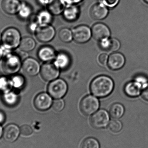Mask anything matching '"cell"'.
Listing matches in <instances>:
<instances>
[{
	"instance_id": "28",
	"label": "cell",
	"mask_w": 148,
	"mask_h": 148,
	"mask_svg": "<svg viewBox=\"0 0 148 148\" xmlns=\"http://www.w3.org/2000/svg\"><path fill=\"white\" fill-rule=\"evenodd\" d=\"M60 40L64 42H69L73 40V32L67 28L61 29L58 34Z\"/></svg>"
},
{
	"instance_id": "20",
	"label": "cell",
	"mask_w": 148,
	"mask_h": 148,
	"mask_svg": "<svg viewBox=\"0 0 148 148\" xmlns=\"http://www.w3.org/2000/svg\"><path fill=\"white\" fill-rule=\"evenodd\" d=\"M54 63L60 69L64 70L67 69L71 64V59L67 53L60 52L56 55Z\"/></svg>"
},
{
	"instance_id": "2",
	"label": "cell",
	"mask_w": 148,
	"mask_h": 148,
	"mask_svg": "<svg viewBox=\"0 0 148 148\" xmlns=\"http://www.w3.org/2000/svg\"><path fill=\"white\" fill-rule=\"evenodd\" d=\"M21 39L20 31L15 28H8L2 34V45L10 50L19 47Z\"/></svg>"
},
{
	"instance_id": "14",
	"label": "cell",
	"mask_w": 148,
	"mask_h": 148,
	"mask_svg": "<svg viewBox=\"0 0 148 148\" xmlns=\"http://www.w3.org/2000/svg\"><path fill=\"white\" fill-rule=\"evenodd\" d=\"M20 132V129L17 125L14 124H9L5 127L3 130V139L9 143L14 142L19 137Z\"/></svg>"
},
{
	"instance_id": "33",
	"label": "cell",
	"mask_w": 148,
	"mask_h": 148,
	"mask_svg": "<svg viewBox=\"0 0 148 148\" xmlns=\"http://www.w3.org/2000/svg\"><path fill=\"white\" fill-rule=\"evenodd\" d=\"M65 107V102L62 99H56L52 104V108L55 111L60 112L64 109Z\"/></svg>"
},
{
	"instance_id": "42",
	"label": "cell",
	"mask_w": 148,
	"mask_h": 148,
	"mask_svg": "<svg viewBox=\"0 0 148 148\" xmlns=\"http://www.w3.org/2000/svg\"><path fill=\"white\" fill-rule=\"evenodd\" d=\"M3 56L2 53L1 49V47H0V60L1 59L2 57H3Z\"/></svg>"
},
{
	"instance_id": "17",
	"label": "cell",
	"mask_w": 148,
	"mask_h": 148,
	"mask_svg": "<svg viewBox=\"0 0 148 148\" xmlns=\"http://www.w3.org/2000/svg\"><path fill=\"white\" fill-rule=\"evenodd\" d=\"M99 46L102 50L109 52H115L121 47V43L115 38H106L100 41Z\"/></svg>"
},
{
	"instance_id": "4",
	"label": "cell",
	"mask_w": 148,
	"mask_h": 148,
	"mask_svg": "<svg viewBox=\"0 0 148 148\" xmlns=\"http://www.w3.org/2000/svg\"><path fill=\"white\" fill-rule=\"evenodd\" d=\"M68 89L67 84L63 79L59 78L51 81L47 87L49 94L55 99L65 96Z\"/></svg>"
},
{
	"instance_id": "21",
	"label": "cell",
	"mask_w": 148,
	"mask_h": 148,
	"mask_svg": "<svg viewBox=\"0 0 148 148\" xmlns=\"http://www.w3.org/2000/svg\"><path fill=\"white\" fill-rule=\"evenodd\" d=\"M79 8L75 4L68 5L63 11V16L65 20L69 22L75 21L79 16Z\"/></svg>"
},
{
	"instance_id": "35",
	"label": "cell",
	"mask_w": 148,
	"mask_h": 148,
	"mask_svg": "<svg viewBox=\"0 0 148 148\" xmlns=\"http://www.w3.org/2000/svg\"><path fill=\"white\" fill-rule=\"evenodd\" d=\"M120 0H102L103 3L106 7L114 8L117 5Z\"/></svg>"
},
{
	"instance_id": "6",
	"label": "cell",
	"mask_w": 148,
	"mask_h": 148,
	"mask_svg": "<svg viewBox=\"0 0 148 148\" xmlns=\"http://www.w3.org/2000/svg\"><path fill=\"white\" fill-rule=\"evenodd\" d=\"M42 77L47 82H51L55 79L60 75V69L51 62H47L43 64L40 71Z\"/></svg>"
},
{
	"instance_id": "12",
	"label": "cell",
	"mask_w": 148,
	"mask_h": 148,
	"mask_svg": "<svg viewBox=\"0 0 148 148\" xmlns=\"http://www.w3.org/2000/svg\"><path fill=\"white\" fill-rule=\"evenodd\" d=\"M92 36L95 40L100 41L109 38L110 31L108 27L102 23H97L93 25L91 29Z\"/></svg>"
},
{
	"instance_id": "40",
	"label": "cell",
	"mask_w": 148,
	"mask_h": 148,
	"mask_svg": "<svg viewBox=\"0 0 148 148\" xmlns=\"http://www.w3.org/2000/svg\"><path fill=\"white\" fill-rule=\"evenodd\" d=\"M52 0H38L39 3L42 5H48Z\"/></svg>"
},
{
	"instance_id": "41",
	"label": "cell",
	"mask_w": 148,
	"mask_h": 148,
	"mask_svg": "<svg viewBox=\"0 0 148 148\" xmlns=\"http://www.w3.org/2000/svg\"><path fill=\"white\" fill-rule=\"evenodd\" d=\"M3 134V131L2 128L0 125V138H1Z\"/></svg>"
},
{
	"instance_id": "34",
	"label": "cell",
	"mask_w": 148,
	"mask_h": 148,
	"mask_svg": "<svg viewBox=\"0 0 148 148\" xmlns=\"http://www.w3.org/2000/svg\"><path fill=\"white\" fill-rule=\"evenodd\" d=\"M21 134L24 136H29L33 133V129L29 125H23L20 129Z\"/></svg>"
},
{
	"instance_id": "7",
	"label": "cell",
	"mask_w": 148,
	"mask_h": 148,
	"mask_svg": "<svg viewBox=\"0 0 148 148\" xmlns=\"http://www.w3.org/2000/svg\"><path fill=\"white\" fill-rule=\"evenodd\" d=\"M109 115L106 110H100L96 112L90 117V123L91 127L95 129L103 128L108 125Z\"/></svg>"
},
{
	"instance_id": "29",
	"label": "cell",
	"mask_w": 148,
	"mask_h": 148,
	"mask_svg": "<svg viewBox=\"0 0 148 148\" xmlns=\"http://www.w3.org/2000/svg\"><path fill=\"white\" fill-rule=\"evenodd\" d=\"M12 88L10 79L3 75L0 76V93L2 94L10 91Z\"/></svg>"
},
{
	"instance_id": "22",
	"label": "cell",
	"mask_w": 148,
	"mask_h": 148,
	"mask_svg": "<svg viewBox=\"0 0 148 148\" xmlns=\"http://www.w3.org/2000/svg\"><path fill=\"white\" fill-rule=\"evenodd\" d=\"M64 0H52L48 5V10L52 14L59 15L65 9Z\"/></svg>"
},
{
	"instance_id": "3",
	"label": "cell",
	"mask_w": 148,
	"mask_h": 148,
	"mask_svg": "<svg viewBox=\"0 0 148 148\" xmlns=\"http://www.w3.org/2000/svg\"><path fill=\"white\" fill-rule=\"evenodd\" d=\"M22 66L21 57L18 55L10 53L4 56L2 67L6 75H13L19 72Z\"/></svg>"
},
{
	"instance_id": "30",
	"label": "cell",
	"mask_w": 148,
	"mask_h": 148,
	"mask_svg": "<svg viewBox=\"0 0 148 148\" xmlns=\"http://www.w3.org/2000/svg\"><path fill=\"white\" fill-rule=\"evenodd\" d=\"M32 13V10L29 5L26 3H22L18 14L21 18L26 19L28 18Z\"/></svg>"
},
{
	"instance_id": "44",
	"label": "cell",
	"mask_w": 148,
	"mask_h": 148,
	"mask_svg": "<svg viewBox=\"0 0 148 148\" xmlns=\"http://www.w3.org/2000/svg\"><path fill=\"white\" fill-rule=\"evenodd\" d=\"M145 3L148 4V0H143Z\"/></svg>"
},
{
	"instance_id": "5",
	"label": "cell",
	"mask_w": 148,
	"mask_h": 148,
	"mask_svg": "<svg viewBox=\"0 0 148 148\" xmlns=\"http://www.w3.org/2000/svg\"><path fill=\"white\" fill-rule=\"evenodd\" d=\"M100 107V102L96 97L88 95L82 98L80 103V109L84 115H90L97 112Z\"/></svg>"
},
{
	"instance_id": "39",
	"label": "cell",
	"mask_w": 148,
	"mask_h": 148,
	"mask_svg": "<svg viewBox=\"0 0 148 148\" xmlns=\"http://www.w3.org/2000/svg\"><path fill=\"white\" fill-rule=\"evenodd\" d=\"M5 121V114L3 111H0V124L3 123Z\"/></svg>"
},
{
	"instance_id": "18",
	"label": "cell",
	"mask_w": 148,
	"mask_h": 148,
	"mask_svg": "<svg viewBox=\"0 0 148 148\" xmlns=\"http://www.w3.org/2000/svg\"><path fill=\"white\" fill-rule=\"evenodd\" d=\"M108 13V10L103 3H97L90 9V14L93 19L101 20L106 18Z\"/></svg>"
},
{
	"instance_id": "23",
	"label": "cell",
	"mask_w": 148,
	"mask_h": 148,
	"mask_svg": "<svg viewBox=\"0 0 148 148\" xmlns=\"http://www.w3.org/2000/svg\"><path fill=\"white\" fill-rule=\"evenodd\" d=\"M2 100L5 105L13 107L17 104L19 102V95L15 91L10 90L3 94Z\"/></svg>"
},
{
	"instance_id": "15",
	"label": "cell",
	"mask_w": 148,
	"mask_h": 148,
	"mask_svg": "<svg viewBox=\"0 0 148 148\" xmlns=\"http://www.w3.org/2000/svg\"><path fill=\"white\" fill-rule=\"evenodd\" d=\"M38 58L42 61L49 62L55 59L56 52L53 47L44 46L41 47L37 52Z\"/></svg>"
},
{
	"instance_id": "9",
	"label": "cell",
	"mask_w": 148,
	"mask_h": 148,
	"mask_svg": "<svg viewBox=\"0 0 148 148\" xmlns=\"http://www.w3.org/2000/svg\"><path fill=\"white\" fill-rule=\"evenodd\" d=\"M73 38L78 43H84L90 40L92 32L90 28L86 25H80L74 29Z\"/></svg>"
},
{
	"instance_id": "36",
	"label": "cell",
	"mask_w": 148,
	"mask_h": 148,
	"mask_svg": "<svg viewBox=\"0 0 148 148\" xmlns=\"http://www.w3.org/2000/svg\"><path fill=\"white\" fill-rule=\"evenodd\" d=\"M141 94L143 98L148 101V83H147L143 86Z\"/></svg>"
},
{
	"instance_id": "1",
	"label": "cell",
	"mask_w": 148,
	"mask_h": 148,
	"mask_svg": "<svg viewBox=\"0 0 148 148\" xmlns=\"http://www.w3.org/2000/svg\"><path fill=\"white\" fill-rule=\"evenodd\" d=\"M114 81L108 76L100 75L95 77L90 83V90L92 95L100 98L109 95L114 88Z\"/></svg>"
},
{
	"instance_id": "8",
	"label": "cell",
	"mask_w": 148,
	"mask_h": 148,
	"mask_svg": "<svg viewBox=\"0 0 148 148\" xmlns=\"http://www.w3.org/2000/svg\"><path fill=\"white\" fill-rule=\"evenodd\" d=\"M53 27L49 24L40 25L35 32L36 37L42 42H48L52 40L55 35Z\"/></svg>"
},
{
	"instance_id": "25",
	"label": "cell",
	"mask_w": 148,
	"mask_h": 148,
	"mask_svg": "<svg viewBox=\"0 0 148 148\" xmlns=\"http://www.w3.org/2000/svg\"><path fill=\"white\" fill-rule=\"evenodd\" d=\"M124 107L120 103H115L112 105L109 110V114L113 119H118L124 114Z\"/></svg>"
},
{
	"instance_id": "16",
	"label": "cell",
	"mask_w": 148,
	"mask_h": 148,
	"mask_svg": "<svg viewBox=\"0 0 148 148\" xmlns=\"http://www.w3.org/2000/svg\"><path fill=\"white\" fill-rule=\"evenodd\" d=\"M21 3L19 0H3L1 6L2 10L9 15L18 13Z\"/></svg>"
},
{
	"instance_id": "13",
	"label": "cell",
	"mask_w": 148,
	"mask_h": 148,
	"mask_svg": "<svg viewBox=\"0 0 148 148\" xmlns=\"http://www.w3.org/2000/svg\"><path fill=\"white\" fill-rule=\"evenodd\" d=\"M125 58L122 54L113 53L109 56L108 66L112 70H117L121 69L125 63Z\"/></svg>"
},
{
	"instance_id": "32",
	"label": "cell",
	"mask_w": 148,
	"mask_h": 148,
	"mask_svg": "<svg viewBox=\"0 0 148 148\" xmlns=\"http://www.w3.org/2000/svg\"><path fill=\"white\" fill-rule=\"evenodd\" d=\"M122 127L121 122L116 119H115L110 122L108 127L111 132L114 133H117L121 131Z\"/></svg>"
},
{
	"instance_id": "19",
	"label": "cell",
	"mask_w": 148,
	"mask_h": 148,
	"mask_svg": "<svg viewBox=\"0 0 148 148\" xmlns=\"http://www.w3.org/2000/svg\"><path fill=\"white\" fill-rule=\"evenodd\" d=\"M143 85L136 81L129 82L126 84L124 88V92L128 96L135 97L141 93Z\"/></svg>"
},
{
	"instance_id": "24",
	"label": "cell",
	"mask_w": 148,
	"mask_h": 148,
	"mask_svg": "<svg viewBox=\"0 0 148 148\" xmlns=\"http://www.w3.org/2000/svg\"><path fill=\"white\" fill-rule=\"evenodd\" d=\"M36 45V43L33 38L27 36L21 39L19 48L22 52L27 53L32 51L35 47Z\"/></svg>"
},
{
	"instance_id": "43",
	"label": "cell",
	"mask_w": 148,
	"mask_h": 148,
	"mask_svg": "<svg viewBox=\"0 0 148 148\" xmlns=\"http://www.w3.org/2000/svg\"><path fill=\"white\" fill-rule=\"evenodd\" d=\"M2 40V34H0V43H1V42Z\"/></svg>"
},
{
	"instance_id": "26",
	"label": "cell",
	"mask_w": 148,
	"mask_h": 148,
	"mask_svg": "<svg viewBox=\"0 0 148 148\" xmlns=\"http://www.w3.org/2000/svg\"><path fill=\"white\" fill-rule=\"evenodd\" d=\"M52 14L49 10H43L38 14L36 21L40 25L49 24L52 21Z\"/></svg>"
},
{
	"instance_id": "27",
	"label": "cell",
	"mask_w": 148,
	"mask_h": 148,
	"mask_svg": "<svg viewBox=\"0 0 148 148\" xmlns=\"http://www.w3.org/2000/svg\"><path fill=\"white\" fill-rule=\"evenodd\" d=\"M10 81L12 88H14L16 89H20L25 85V78L21 75L15 74L13 75Z\"/></svg>"
},
{
	"instance_id": "11",
	"label": "cell",
	"mask_w": 148,
	"mask_h": 148,
	"mask_svg": "<svg viewBox=\"0 0 148 148\" xmlns=\"http://www.w3.org/2000/svg\"><path fill=\"white\" fill-rule=\"evenodd\" d=\"M22 67L24 73L29 76H35L40 71L41 67L39 62L34 58L25 59L22 63Z\"/></svg>"
},
{
	"instance_id": "31",
	"label": "cell",
	"mask_w": 148,
	"mask_h": 148,
	"mask_svg": "<svg viewBox=\"0 0 148 148\" xmlns=\"http://www.w3.org/2000/svg\"><path fill=\"white\" fill-rule=\"evenodd\" d=\"M82 148H100V145L96 139L88 138L83 142Z\"/></svg>"
},
{
	"instance_id": "37",
	"label": "cell",
	"mask_w": 148,
	"mask_h": 148,
	"mask_svg": "<svg viewBox=\"0 0 148 148\" xmlns=\"http://www.w3.org/2000/svg\"><path fill=\"white\" fill-rule=\"evenodd\" d=\"M108 56L106 53H102L98 57V61L100 64L102 65H105L108 63Z\"/></svg>"
},
{
	"instance_id": "10",
	"label": "cell",
	"mask_w": 148,
	"mask_h": 148,
	"mask_svg": "<svg viewBox=\"0 0 148 148\" xmlns=\"http://www.w3.org/2000/svg\"><path fill=\"white\" fill-rule=\"evenodd\" d=\"M52 97L47 93L38 94L34 100V105L36 109L40 111H45L48 110L53 104Z\"/></svg>"
},
{
	"instance_id": "38",
	"label": "cell",
	"mask_w": 148,
	"mask_h": 148,
	"mask_svg": "<svg viewBox=\"0 0 148 148\" xmlns=\"http://www.w3.org/2000/svg\"><path fill=\"white\" fill-rule=\"evenodd\" d=\"M65 3H66L68 5L75 4L81 2L83 0H64Z\"/></svg>"
}]
</instances>
